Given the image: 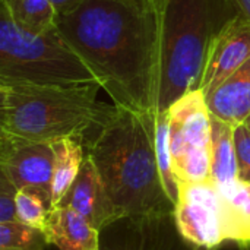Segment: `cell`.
Here are the masks:
<instances>
[{"mask_svg":"<svg viewBox=\"0 0 250 250\" xmlns=\"http://www.w3.org/2000/svg\"><path fill=\"white\" fill-rule=\"evenodd\" d=\"M57 31L89 66L114 105L155 113L164 23L126 0H85L59 16Z\"/></svg>","mask_w":250,"mask_h":250,"instance_id":"cell-1","label":"cell"},{"mask_svg":"<svg viewBox=\"0 0 250 250\" xmlns=\"http://www.w3.org/2000/svg\"><path fill=\"white\" fill-rule=\"evenodd\" d=\"M119 215L174 212L158 164L155 113L110 105L83 139Z\"/></svg>","mask_w":250,"mask_h":250,"instance_id":"cell-2","label":"cell"},{"mask_svg":"<svg viewBox=\"0 0 250 250\" xmlns=\"http://www.w3.org/2000/svg\"><path fill=\"white\" fill-rule=\"evenodd\" d=\"M98 83L41 85L0 81V133L53 144L83 142L110 105L98 100Z\"/></svg>","mask_w":250,"mask_h":250,"instance_id":"cell-3","label":"cell"},{"mask_svg":"<svg viewBox=\"0 0 250 250\" xmlns=\"http://www.w3.org/2000/svg\"><path fill=\"white\" fill-rule=\"evenodd\" d=\"M223 0H171L166 15L161 83L157 111L189 91L199 89L208 48L215 32L231 18Z\"/></svg>","mask_w":250,"mask_h":250,"instance_id":"cell-4","label":"cell"},{"mask_svg":"<svg viewBox=\"0 0 250 250\" xmlns=\"http://www.w3.org/2000/svg\"><path fill=\"white\" fill-rule=\"evenodd\" d=\"M0 81L41 85L98 83L89 66L54 29L32 34L21 29L0 9Z\"/></svg>","mask_w":250,"mask_h":250,"instance_id":"cell-5","label":"cell"},{"mask_svg":"<svg viewBox=\"0 0 250 250\" xmlns=\"http://www.w3.org/2000/svg\"><path fill=\"white\" fill-rule=\"evenodd\" d=\"M170 155L177 183L209 180L212 117L202 89H193L168 107Z\"/></svg>","mask_w":250,"mask_h":250,"instance_id":"cell-6","label":"cell"},{"mask_svg":"<svg viewBox=\"0 0 250 250\" xmlns=\"http://www.w3.org/2000/svg\"><path fill=\"white\" fill-rule=\"evenodd\" d=\"M174 220L182 236L201 249H215L226 242L223 199L211 180L179 183Z\"/></svg>","mask_w":250,"mask_h":250,"instance_id":"cell-7","label":"cell"},{"mask_svg":"<svg viewBox=\"0 0 250 250\" xmlns=\"http://www.w3.org/2000/svg\"><path fill=\"white\" fill-rule=\"evenodd\" d=\"M182 236L174 212L123 217L100 231L98 250H199Z\"/></svg>","mask_w":250,"mask_h":250,"instance_id":"cell-8","label":"cell"},{"mask_svg":"<svg viewBox=\"0 0 250 250\" xmlns=\"http://www.w3.org/2000/svg\"><path fill=\"white\" fill-rule=\"evenodd\" d=\"M53 163V144L0 133V174L18 190L35 189L51 201Z\"/></svg>","mask_w":250,"mask_h":250,"instance_id":"cell-9","label":"cell"},{"mask_svg":"<svg viewBox=\"0 0 250 250\" xmlns=\"http://www.w3.org/2000/svg\"><path fill=\"white\" fill-rule=\"evenodd\" d=\"M250 60V21L231 16L215 32L208 48L199 89L209 94Z\"/></svg>","mask_w":250,"mask_h":250,"instance_id":"cell-10","label":"cell"},{"mask_svg":"<svg viewBox=\"0 0 250 250\" xmlns=\"http://www.w3.org/2000/svg\"><path fill=\"white\" fill-rule=\"evenodd\" d=\"M59 205L75 209L97 231H101L116 220L122 218L107 193L98 170L88 157L85 158L72 188Z\"/></svg>","mask_w":250,"mask_h":250,"instance_id":"cell-11","label":"cell"},{"mask_svg":"<svg viewBox=\"0 0 250 250\" xmlns=\"http://www.w3.org/2000/svg\"><path fill=\"white\" fill-rule=\"evenodd\" d=\"M207 104L214 119L231 126L243 125L250 116V60L207 94Z\"/></svg>","mask_w":250,"mask_h":250,"instance_id":"cell-12","label":"cell"},{"mask_svg":"<svg viewBox=\"0 0 250 250\" xmlns=\"http://www.w3.org/2000/svg\"><path fill=\"white\" fill-rule=\"evenodd\" d=\"M44 231L48 245H54L59 250L100 249V231L69 207L51 208Z\"/></svg>","mask_w":250,"mask_h":250,"instance_id":"cell-13","label":"cell"},{"mask_svg":"<svg viewBox=\"0 0 250 250\" xmlns=\"http://www.w3.org/2000/svg\"><path fill=\"white\" fill-rule=\"evenodd\" d=\"M234 129V126L212 117L209 180L217 188H224L240 180Z\"/></svg>","mask_w":250,"mask_h":250,"instance_id":"cell-14","label":"cell"},{"mask_svg":"<svg viewBox=\"0 0 250 250\" xmlns=\"http://www.w3.org/2000/svg\"><path fill=\"white\" fill-rule=\"evenodd\" d=\"M54 163L51 182V208L57 207L76 180L86 158L85 146L81 139L64 138L53 142Z\"/></svg>","mask_w":250,"mask_h":250,"instance_id":"cell-15","label":"cell"},{"mask_svg":"<svg viewBox=\"0 0 250 250\" xmlns=\"http://www.w3.org/2000/svg\"><path fill=\"white\" fill-rule=\"evenodd\" d=\"M1 9L23 31L47 34L57 29V13L51 0H0Z\"/></svg>","mask_w":250,"mask_h":250,"instance_id":"cell-16","label":"cell"},{"mask_svg":"<svg viewBox=\"0 0 250 250\" xmlns=\"http://www.w3.org/2000/svg\"><path fill=\"white\" fill-rule=\"evenodd\" d=\"M48 245L45 231L21 221L0 224V250H44Z\"/></svg>","mask_w":250,"mask_h":250,"instance_id":"cell-17","label":"cell"},{"mask_svg":"<svg viewBox=\"0 0 250 250\" xmlns=\"http://www.w3.org/2000/svg\"><path fill=\"white\" fill-rule=\"evenodd\" d=\"M51 209V201L35 189H21L16 193V215L18 221L45 230L48 212Z\"/></svg>","mask_w":250,"mask_h":250,"instance_id":"cell-18","label":"cell"},{"mask_svg":"<svg viewBox=\"0 0 250 250\" xmlns=\"http://www.w3.org/2000/svg\"><path fill=\"white\" fill-rule=\"evenodd\" d=\"M234 142L239 163V179L250 182V129L243 123L234 129Z\"/></svg>","mask_w":250,"mask_h":250,"instance_id":"cell-19","label":"cell"},{"mask_svg":"<svg viewBox=\"0 0 250 250\" xmlns=\"http://www.w3.org/2000/svg\"><path fill=\"white\" fill-rule=\"evenodd\" d=\"M16 193L18 189L3 174H0V224L18 220Z\"/></svg>","mask_w":250,"mask_h":250,"instance_id":"cell-20","label":"cell"},{"mask_svg":"<svg viewBox=\"0 0 250 250\" xmlns=\"http://www.w3.org/2000/svg\"><path fill=\"white\" fill-rule=\"evenodd\" d=\"M126 1H129L132 6H135L139 12L152 15L160 22L166 23L167 9H168V4L171 0H126Z\"/></svg>","mask_w":250,"mask_h":250,"instance_id":"cell-21","label":"cell"},{"mask_svg":"<svg viewBox=\"0 0 250 250\" xmlns=\"http://www.w3.org/2000/svg\"><path fill=\"white\" fill-rule=\"evenodd\" d=\"M231 15L242 16L250 21V0H223Z\"/></svg>","mask_w":250,"mask_h":250,"instance_id":"cell-22","label":"cell"},{"mask_svg":"<svg viewBox=\"0 0 250 250\" xmlns=\"http://www.w3.org/2000/svg\"><path fill=\"white\" fill-rule=\"evenodd\" d=\"M85 0H51L57 16H63L67 15L70 12H73L75 9H78Z\"/></svg>","mask_w":250,"mask_h":250,"instance_id":"cell-23","label":"cell"},{"mask_svg":"<svg viewBox=\"0 0 250 250\" xmlns=\"http://www.w3.org/2000/svg\"><path fill=\"white\" fill-rule=\"evenodd\" d=\"M245 125H246V126H248V127H249V129H250V116H249V117H248V120L245 122Z\"/></svg>","mask_w":250,"mask_h":250,"instance_id":"cell-24","label":"cell"},{"mask_svg":"<svg viewBox=\"0 0 250 250\" xmlns=\"http://www.w3.org/2000/svg\"><path fill=\"white\" fill-rule=\"evenodd\" d=\"M245 185H246V188H248V190H249V193H250V182H246Z\"/></svg>","mask_w":250,"mask_h":250,"instance_id":"cell-25","label":"cell"},{"mask_svg":"<svg viewBox=\"0 0 250 250\" xmlns=\"http://www.w3.org/2000/svg\"><path fill=\"white\" fill-rule=\"evenodd\" d=\"M243 248H245V249H246V250H250L249 248H248V246H243Z\"/></svg>","mask_w":250,"mask_h":250,"instance_id":"cell-26","label":"cell"},{"mask_svg":"<svg viewBox=\"0 0 250 250\" xmlns=\"http://www.w3.org/2000/svg\"><path fill=\"white\" fill-rule=\"evenodd\" d=\"M207 250H217V248H215V249H207Z\"/></svg>","mask_w":250,"mask_h":250,"instance_id":"cell-27","label":"cell"},{"mask_svg":"<svg viewBox=\"0 0 250 250\" xmlns=\"http://www.w3.org/2000/svg\"><path fill=\"white\" fill-rule=\"evenodd\" d=\"M242 250H246V249H245V248H243V246H242Z\"/></svg>","mask_w":250,"mask_h":250,"instance_id":"cell-28","label":"cell"}]
</instances>
